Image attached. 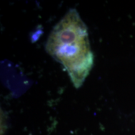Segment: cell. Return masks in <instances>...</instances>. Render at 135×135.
Masks as SVG:
<instances>
[{
	"instance_id": "6da1fadb",
	"label": "cell",
	"mask_w": 135,
	"mask_h": 135,
	"mask_svg": "<svg viewBox=\"0 0 135 135\" xmlns=\"http://www.w3.org/2000/svg\"><path fill=\"white\" fill-rule=\"evenodd\" d=\"M47 52L66 70L78 88L93 65L87 27L76 10L71 9L54 26L46 44Z\"/></svg>"
}]
</instances>
